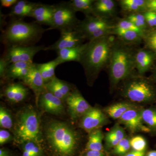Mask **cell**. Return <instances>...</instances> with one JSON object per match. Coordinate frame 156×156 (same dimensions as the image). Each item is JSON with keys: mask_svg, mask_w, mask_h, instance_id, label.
I'll use <instances>...</instances> for the list:
<instances>
[{"mask_svg": "<svg viewBox=\"0 0 156 156\" xmlns=\"http://www.w3.org/2000/svg\"><path fill=\"white\" fill-rule=\"evenodd\" d=\"M115 38L111 35L86 43L79 62L83 68L89 86L93 85L101 72L107 68Z\"/></svg>", "mask_w": 156, "mask_h": 156, "instance_id": "cell-1", "label": "cell"}, {"mask_svg": "<svg viewBox=\"0 0 156 156\" xmlns=\"http://www.w3.org/2000/svg\"><path fill=\"white\" fill-rule=\"evenodd\" d=\"M137 47L126 44L116 37L107 68L110 89L136 72L135 54Z\"/></svg>", "mask_w": 156, "mask_h": 156, "instance_id": "cell-2", "label": "cell"}, {"mask_svg": "<svg viewBox=\"0 0 156 156\" xmlns=\"http://www.w3.org/2000/svg\"><path fill=\"white\" fill-rule=\"evenodd\" d=\"M44 137L48 147L56 156H73L80 142L76 130L67 123L59 121L47 124Z\"/></svg>", "mask_w": 156, "mask_h": 156, "instance_id": "cell-3", "label": "cell"}, {"mask_svg": "<svg viewBox=\"0 0 156 156\" xmlns=\"http://www.w3.org/2000/svg\"><path fill=\"white\" fill-rule=\"evenodd\" d=\"M50 28H44L37 23H28L22 19L11 18L5 28L2 31L1 41L5 48L11 46H35L45 32Z\"/></svg>", "mask_w": 156, "mask_h": 156, "instance_id": "cell-4", "label": "cell"}, {"mask_svg": "<svg viewBox=\"0 0 156 156\" xmlns=\"http://www.w3.org/2000/svg\"><path fill=\"white\" fill-rule=\"evenodd\" d=\"M120 92L133 103H156V84L150 78L140 75L136 71L122 82Z\"/></svg>", "mask_w": 156, "mask_h": 156, "instance_id": "cell-5", "label": "cell"}, {"mask_svg": "<svg viewBox=\"0 0 156 156\" xmlns=\"http://www.w3.org/2000/svg\"><path fill=\"white\" fill-rule=\"evenodd\" d=\"M12 130L14 140L17 143L31 141L40 144L42 141L40 116L31 107L23 109L17 114Z\"/></svg>", "mask_w": 156, "mask_h": 156, "instance_id": "cell-6", "label": "cell"}, {"mask_svg": "<svg viewBox=\"0 0 156 156\" xmlns=\"http://www.w3.org/2000/svg\"><path fill=\"white\" fill-rule=\"evenodd\" d=\"M114 27V23L110 20L90 15L86 16L83 20L80 21L75 30L80 33L86 40L90 41L112 35Z\"/></svg>", "mask_w": 156, "mask_h": 156, "instance_id": "cell-7", "label": "cell"}, {"mask_svg": "<svg viewBox=\"0 0 156 156\" xmlns=\"http://www.w3.org/2000/svg\"><path fill=\"white\" fill-rule=\"evenodd\" d=\"M76 13L69 2H61L54 5L50 30H58L60 32L75 30L80 21L76 17Z\"/></svg>", "mask_w": 156, "mask_h": 156, "instance_id": "cell-8", "label": "cell"}, {"mask_svg": "<svg viewBox=\"0 0 156 156\" xmlns=\"http://www.w3.org/2000/svg\"><path fill=\"white\" fill-rule=\"evenodd\" d=\"M46 47L41 46H15L5 48L2 58L9 64L17 62H33L34 56L40 51L44 50Z\"/></svg>", "mask_w": 156, "mask_h": 156, "instance_id": "cell-9", "label": "cell"}, {"mask_svg": "<svg viewBox=\"0 0 156 156\" xmlns=\"http://www.w3.org/2000/svg\"><path fill=\"white\" fill-rule=\"evenodd\" d=\"M66 102L70 116L73 120L81 119L92 108L76 89H73Z\"/></svg>", "mask_w": 156, "mask_h": 156, "instance_id": "cell-10", "label": "cell"}, {"mask_svg": "<svg viewBox=\"0 0 156 156\" xmlns=\"http://www.w3.org/2000/svg\"><path fill=\"white\" fill-rule=\"evenodd\" d=\"M142 109V108H140L136 106L129 110L119 119V123L124 125L131 133H151L150 130L145 126L143 121Z\"/></svg>", "mask_w": 156, "mask_h": 156, "instance_id": "cell-11", "label": "cell"}, {"mask_svg": "<svg viewBox=\"0 0 156 156\" xmlns=\"http://www.w3.org/2000/svg\"><path fill=\"white\" fill-rule=\"evenodd\" d=\"M109 121L106 115L100 109L92 107L81 118L80 127L87 132L100 129L105 126Z\"/></svg>", "mask_w": 156, "mask_h": 156, "instance_id": "cell-12", "label": "cell"}, {"mask_svg": "<svg viewBox=\"0 0 156 156\" xmlns=\"http://www.w3.org/2000/svg\"><path fill=\"white\" fill-rule=\"evenodd\" d=\"M59 38L53 44L46 47L45 51L54 50L56 52L66 48H75L83 44L86 40L83 35L76 30L60 32Z\"/></svg>", "mask_w": 156, "mask_h": 156, "instance_id": "cell-13", "label": "cell"}, {"mask_svg": "<svg viewBox=\"0 0 156 156\" xmlns=\"http://www.w3.org/2000/svg\"><path fill=\"white\" fill-rule=\"evenodd\" d=\"M156 61V54L148 48H136L135 54V69L138 74H144L154 69Z\"/></svg>", "mask_w": 156, "mask_h": 156, "instance_id": "cell-14", "label": "cell"}, {"mask_svg": "<svg viewBox=\"0 0 156 156\" xmlns=\"http://www.w3.org/2000/svg\"><path fill=\"white\" fill-rule=\"evenodd\" d=\"M63 102L46 90L39 97L37 104L45 112L51 114L60 115L64 112Z\"/></svg>", "mask_w": 156, "mask_h": 156, "instance_id": "cell-15", "label": "cell"}, {"mask_svg": "<svg viewBox=\"0 0 156 156\" xmlns=\"http://www.w3.org/2000/svg\"><path fill=\"white\" fill-rule=\"evenodd\" d=\"M22 81L24 85L33 91L37 103L40 95L47 89L43 78L36 67L35 63H34L27 75L22 79Z\"/></svg>", "mask_w": 156, "mask_h": 156, "instance_id": "cell-16", "label": "cell"}, {"mask_svg": "<svg viewBox=\"0 0 156 156\" xmlns=\"http://www.w3.org/2000/svg\"><path fill=\"white\" fill-rule=\"evenodd\" d=\"M117 6L116 2L114 0H95L92 15L107 20L116 18Z\"/></svg>", "mask_w": 156, "mask_h": 156, "instance_id": "cell-17", "label": "cell"}, {"mask_svg": "<svg viewBox=\"0 0 156 156\" xmlns=\"http://www.w3.org/2000/svg\"><path fill=\"white\" fill-rule=\"evenodd\" d=\"M46 89L63 102L70 94L73 88L70 84L66 81L59 80L55 76L51 81L45 84Z\"/></svg>", "mask_w": 156, "mask_h": 156, "instance_id": "cell-18", "label": "cell"}, {"mask_svg": "<svg viewBox=\"0 0 156 156\" xmlns=\"http://www.w3.org/2000/svg\"><path fill=\"white\" fill-rule=\"evenodd\" d=\"M34 64L33 62H17L11 63L7 67L5 79L22 80L27 75Z\"/></svg>", "mask_w": 156, "mask_h": 156, "instance_id": "cell-19", "label": "cell"}, {"mask_svg": "<svg viewBox=\"0 0 156 156\" xmlns=\"http://www.w3.org/2000/svg\"><path fill=\"white\" fill-rule=\"evenodd\" d=\"M112 34L126 44L137 47L143 43V36L134 31L114 27Z\"/></svg>", "mask_w": 156, "mask_h": 156, "instance_id": "cell-20", "label": "cell"}, {"mask_svg": "<svg viewBox=\"0 0 156 156\" xmlns=\"http://www.w3.org/2000/svg\"><path fill=\"white\" fill-rule=\"evenodd\" d=\"M37 3L25 0H20L12 7L8 16L10 18L22 19L25 17H30Z\"/></svg>", "mask_w": 156, "mask_h": 156, "instance_id": "cell-21", "label": "cell"}, {"mask_svg": "<svg viewBox=\"0 0 156 156\" xmlns=\"http://www.w3.org/2000/svg\"><path fill=\"white\" fill-rule=\"evenodd\" d=\"M86 44H83L75 48H66L57 51L56 59L60 64L68 62H80L81 55L86 48Z\"/></svg>", "mask_w": 156, "mask_h": 156, "instance_id": "cell-22", "label": "cell"}, {"mask_svg": "<svg viewBox=\"0 0 156 156\" xmlns=\"http://www.w3.org/2000/svg\"><path fill=\"white\" fill-rule=\"evenodd\" d=\"M123 13L128 14L143 13L147 11V0H120L118 1Z\"/></svg>", "mask_w": 156, "mask_h": 156, "instance_id": "cell-23", "label": "cell"}, {"mask_svg": "<svg viewBox=\"0 0 156 156\" xmlns=\"http://www.w3.org/2000/svg\"><path fill=\"white\" fill-rule=\"evenodd\" d=\"M136 106V104L131 101H123L107 107L104 111L105 114L112 119L119 120L126 112Z\"/></svg>", "mask_w": 156, "mask_h": 156, "instance_id": "cell-24", "label": "cell"}, {"mask_svg": "<svg viewBox=\"0 0 156 156\" xmlns=\"http://www.w3.org/2000/svg\"><path fill=\"white\" fill-rule=\"evenodd\" d=\"M126 136V131L124 128L117 123L105 136V147L108 149L113 148Z\"/></svg>", "mask_w": 156, "mask_h": 156, "instance_id": "cell-25", "label": "cell"}, {"mask_svg": "<svg viewBox=\"0 0 156 156\" xmlns=\"http://www.w3.org/2000/svg\"><path fill=\"white\" fill-rule=\"evenodd\" d=\"M60 64L59 62L56 58L54 60L46 63H35V66L46 84L56 76L55 69Z\"/></svg>", "mask_w": 156, "mask_h": 156, "instance_id": "cell-26", "label": "cell"}, {"mask_svg": "<svg viewBox=\"0 0 156 156\" xmlns=\"http://www.w3.org/2000/svg\"><path fill=\"white\" fill-rule=\"evenodd\" d=\"M104 137L102 131L100 129L89 133V139L86 146L87 151H98L103 153L102 140Z\"/></svg>", "mask_w": 156, "mask_h": 156, "instance_id": "cell-27", "label": "cell"}, {"mask_svg": "<svg viewBox=\"0 0 156 156\" xmlns=\"http://www.w3.org/2000/svg\"><path fill=\"white\" fill-rule=\"evenodd\" d=\"M141 115L144 123L150 129L151 133L156 135V106L142 108Z\"/></svg>", "mask_w": 156, "mask_h": 156, "instance_id": "cell-28", "label": "cell"}, {"mask_svg": "<svg viewBox=\"0 0 156 156\" xmlns=\"http://www.w3.org/2000/svg\"><path fill=\"white\" fill-rule=\"evenodd\" d=\"M95 0H72L69 2L70 5L76 11H80L86 16L92 15L93 4Z\"/></svg>", "mask_w": 156, "mask_h": 156, "instance_id": "cell-29", "label": "cell"}, {"mask_svg": "<svg viewBox=\"0 0 156 156\" xmlns=\"http://www.w3.org/2000/svg\"><path fill=\"white\" fill-rule=\"evenodd\" d=\"M125 17L132 22L136 27L142 30L144 34L149 30L143 12L128 14Z\"/></svg>", "mask_w": 156, "mask_h": 156, "instance_id": "cell-30", "label": "cell"}, {"mask_svg": "<svg viewBox=\"0 0 156 156\" xmlns=\"http://www.w3.org/2000/svg\"><path fill=\"white\" fill-rule=\"evenodd\" d=\"M54 11V5H46L37 3L30 17L35 18L41 16L52 17Z\"/></svg>", "mask_w": 156, "mask_h": 156, "instance_id": "cell-31", "label": "cell"}, {"mask_svg": "<svg viewBox=\"0 0 156 156\" xmlns=\"http://www.w3.org/2000/svg\"><path fill=\"white\" fill-rule=\"evenodd\" d=\"M14 122L12 116L5 108H0V127L4 129H13Z\"/></svg>", "mask_w": 156, "mask_h": 156, "instance_id": "cell-32", "label": "cell"}, {"mask_svg": "<svg viewBox=\"0 0 156 156\" xmlns=\"http://www.w3.org/2000/svg\"><path fill=\"white\" fill-rule=\"evenodd\" d=\"M114 23L115 27L117 28L126 30H133L136 32L144 36V33L139 28L136 27L135 25L129 21L128 19L124 18H115Z\"/></svg>", "mask_w": 156, "mask_h": 156, "instance_id": "cell-33", "label": "cell"}, {"mask_svg": "<svg viewBox=\"0 0 156 156\" xmlns=\"http://www.w3.org/2000/svg\"><path fill=\"white\" fill-rule=\"evenodd\" d=\"M144 47L153 51L156 54V29L149 30L143 36Z\"/></svg>", "mask_w": 156, "mask_h": 156, "instance_id": "cell-34", "label": "cell"}, {"mask_svg": "<svg viewBox=\"0 0 156 156\" xmlns=\"http://www.w3.org/2000/svg\"><path fill=\"white\" fill-rule=\"evenodd\" d=\"M130 139L126 136L115 147L113 148V154L118 156H122L130 151L131 148Z\"/></svg>", "mask_w": 156, "mask_h": 156, "instance_id": "cell-35", "label": "cell"}, {"mask_svg": "<svg viewBox=\"0 0 156 156\" xmlns=\"http://www.w3.org/2000/svg\"><path fill=\"white\" fill-rule=\"evenodd\" d=\"M130 144L133 150L138 151H145L147 142L143 136H136L130 139Z\"/></svg>", "mask_w": 156, "mask_h": 156, "instance_id": "cell-36", "label": "cell"}, {"mask_svg": "<svg viewBox=\"0 0 156 156\" xmlns=\"http://www.w3.org/2000/svg\"><path fill=\"white\" fill-rule=\"evenodd\" d=\"M23 151H27L34 156H42L43 151L40 144L34 141H27L23 143Z\"/></svg>", "mask_w": 156, "mask_h": 156, "instance_id": "cell-37", "label": "cell"}, {"mask_svg": "<svg viewBox=\"0 0 156 156\" xmlns=\"http://www.w3.org/2000/svg\"><path fill=\"white\" fill-rule=\"evenodd\" d=\"M147 23L149 30L156 29V13L153 11L147 10L143 12Z\"/></svg>", "mask_w": 156, "mask_h": 156, "instance_id": "cell-38", "label": "cell"}, {"mask_svg": "<svg viewBox=\"0 0 156 156\" xmlns=\"http://www.w3.org/2000/svg\"><path fill=\"white\" fill-rule=\"evenodd\" d=\"M13 137L10 132L5 129L0 130V144L2 145L11 140Z\"/></svg>", "mask_w": 156, "mask_h": 156, "instance_id": "cell-39", "label": "cell"}, {"mask_svg": "<svg viewBox=\"0 0 156 156\" xmlns=\"http://www.w3.org/2000/svg\"><path fill=\"white\" fill-rule=\"evenodd\" d=\"M9 65L6 60L1 57L0 59V76L2 79H5L6 70Z\"/></svg>", "mask_w": 156, "mask_h": 156, "instance_id": "cell-40", "label": "cell"}, {"mask_svg": "<svg viewBox=\"0 0 156 156\" xmlns=\"http://www.w3.org/2000/svg\"><path fill=\"white\" fill-rule=\"evenodd\" d=\"M17 0H1V5L5 8H9L11 7L16 4L17 2Z\"/></svg>", "mask_w": 156, "mask_h": 156, "instance_id": "cell-41", "label": "cell"}, {"mask_svg": "<svg viewBox=\"0 0 156 156\" xmlns=\"http://www.w3.org/2000/svg\"><path fill=\"white\" fill-rule=\"evenodd\" d=\"M147 9L156 13V0H147Z\"/></svg>", "mask_w": 156, "mask_h": 156, "instance_id": "cell-42", "label": "cell"}, {"mask_svg": "<svg viewBox=\"0 0 156 156\" xmlns=\"http://www.w3.org/2000/svg\"><path fill=\"white\" fill-rule=\"evenodd\" d=\"M122 156H146L145 151H138L132 150Z\"/></svg>", "mask_w": 156, "mask_h": 156, "instance_id": "cell-43", "label": "cell"}, {"mask_svg": "<svg viewBox=\"0 0 156 156\" xmlns=\"http://www.w3.org/2000/svg\"><path fill=\"white\" fill-rule=\"evenodd\" d=\"M85 156H105L103 152L95 151H87Z\"/></svg>", "mask_w": 156, "mask_h": 156, "instance_id": "cell-44", "label": "cell"}, {"mask_svg": "<svg viewBox=\"0 0 156 156\" xmlns=\"http://www.w3.org/2000/svg\"><path fill=\"white\" fill-rule=\"evenodd\" d=\"M0 156H12V154L8 150L1 148L0 149Z\"/></svg>", "mask_w": 156, "mask_h": 156, "instance_id": "cell-45", "label": "cell"}, {"mask_svg": "<svg viewBox=\"0 0 156 156\" xmlns=\"http://www.w3.org/2000/svg\"><path fill=\"white\" fill-rule=\"evenodd\" d=\"M151 72L152 73L150 76V78L156 85V67L154 68V69L151 71Z\"/></svg>", "mask_w": 156, "mask_h": 156, "instance_id": "cell-46", "label": "cell"}, {"mask_svg": "<svg viewBox=\"0 0 156 156\" xmlns=\"http://www.w3.org/2000/svg\"><path fill=\"white\" fill-rule=\"evenodd\" d=\"M146 156H156V150H151L148 152Z\"/></svg>", "mask_w": 156, "mask_h": 156, "instance_id": "cell-47", "label": "cell"}, {"mask_svg": "<svg viewBox=\"0 0 156 156\" xmlns=\"http://www.w3.org/2000/svg\"><path fill=\"white\" fill-rule=\"evenodd\" d=\"M22 156H34L27 151H23Z\"/></svg>", "mask_w": 156, "mask_h": 156, "instance_id": "cell-48", "label": "cell"}]
</instances>
